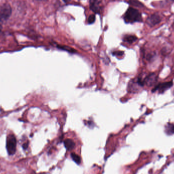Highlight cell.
<instances>
[{
	"instance_id": "obj_1",
	"label": "cell",
	"mask_w": 174,
	"mask_h": 174,
	"mask_svg": "<svg viewBox=\"0 0 174 174\" xmlns=\"http://www.w3.org/2000/svg\"><path fill=\"white\" fill-rule=\"evenodd\" d=\"M124 20L126 23L133 24L142 22V19L140 12L133 8L129 7L124 15Z\"/></svg>"
},
{
	"instance_id": "obj_2",
	"label": "cell",
	"mask_w": 174,
	"mask_h": 174,
	"mask_svg": "<svg viewBox=\"0 0 174 174\" xmlns=\"http://www.w3.org/2000/svg\"><path fill=\"white\" fill-rule=\"evenodd\" d=\"M16 148V140L12 134L8 135L6 140V149L9 155H13L15 154Z\"/></svg>"
},
{
	"instance_id": "obj_3",
	"label": "cell",
	"mask_w": 174,
	"mask_h": 174,
	"mask_svg": "<svg viewBox=\"0 0 174 174\" xmlns=\"http://www.w3.org/2000/svg\"><path fill=\"white\" fill-rule=\"evenodd\" d=\"M11 8L9 4H5L0 8V23L6 21L11 14Z\"/></svg>"
},
{
	"instance_id": "obj_4",
	"label": "cell",
	"mask_w": 174,
	"mask_h": 174,
	"mask_svg": "<svg viewBox=\"0 0 174 174\" xmlns=\"http://www.w3.org/2000/svg\"><path fill=\"white\" fill-rule=\"evenodd\" d=\"M173 85V83L172 82L160 83L155 87L152 90V92L153 93L156 92V91H158L160 93H163L166 90H168V89L171 88Z\"/></svg>"
},
{
	"instance_id": "obj_5",
	"label": "cell",
	"mask_w": 174,
	"mask_h": 174,
	"mask_svg": "<svg viewBox=\"0 0 174 174\" xmlns=\"http://www.w3.org/2000/svg\"><path fill=\"white\" fill-rule=\"evenodd\" d=\"M161 19L158 14L156 13L152 14L146 20V23L150 26H153L158 24L161 21Z\"/></svg>"
},
{
	"instance_id": "obj_6",
	"label": "cell",
	"mask_w": 174,
	"mask_h": 174,
	"mask_svg": "<svg viewBox=\"0 0 174 174\" xmlns=\"http://www.w3.org/2000/svg\"><path fill=\"white\" fill-rule=\"evenodd\" d=\"M157 77L155 73H151L147 77H146L145 79H144V84H146L148 87H151L153 86L157 82Z\"/></svg>"
},
{
	"instance_id": "obj_7",
	"label": "cell",
	"mask_w": 174,
	"mask_h": 174,
	"mask_svg": "<svg viewBox=\"0 0 174 174\" xmlns=\"http://www.w3.org/2000/svg\"><path fill=\"white\" fill-rule=\"evenodd\" d=\"M90 8L94 13L99 14L101 12V6L98 0H90Z\"/></svg>"
},
{
	"instance_id": "obj_8",
	"label": "cell",
	"mask_w": 174,
	"mask_h": 174,
	"mask_svg": "<svg viewBox=\"0 0 174 174\" xmlns=\"http://www.w3.org/2000/svg\"><path fill=\"white\" fill-rule=\"evenodd\" d=\"M64 146L68 150L73 149L75 147V143L71 139H66L64 140Z\"/></svg>"
},
{
	"instance_id": "obj_9",
	"label": "cell",
	"mask_w": 174,
	"mask_h": 174,
	"mask_svg": "<svg viewBox=\"0 0 174 174\" xmlns=\"http://www.w3.org/2000/svg\"><path fill=\"white\" fill-rule=\"evenodd\" d=\"M165 132L168 135L174 134V125L173 124L168 123L165 127Z\"/></svg>"
},
{
	"instance_id": "obj_10",
	"label": "cell",
	"mask_w": 174,
	"mask_h": 174,
	"mask_svg": "<svg viewBox=\"0 0 174 174\" xmlns=\"http://www.w3.org/2000/svg\"><path fill=\"white\" fill-rule=\"evenodd\" d=\"M137 39V38L135 36L131 35H126L124 37V40L129 43H133V42L136 41Z\"/></svg>"
},
{
	"instance_id": "obj_11",
	"label": "cell",
	"mask_w": 174,
	"mask_h": 174,
	"mask_svg": "<svg viewBox=\"0 0 174 174\" xmlns=\"http://www.w3.org/2000/svg\"><path fill=\"white\" fill-rule=\"evenodd\" d=\"M71 157L73 161H74L77 165L80 164L81 163V157H79L78 155L74 153H72L71 154Z\"/></svg>"
},
{
	"instance_id": "obj_12",
	"label": "cell",
	"mask_w": 174,
	"mask_h": 174,
	"mask_svg": "<svg viewBox=\"0 0 174 174\" xmlns=\"http://www.w3.org/2000/svg\"><path fill=\"white\" fill-rule=\"evenodd\" d=\"M129 3L130 4L132 5L133 6H136V7H142L143 5L142 3L139 2L138 0H129Z\"/></svg>"
},
{
	"instance_id": "obj_13",
	"label": "cell",
	"mask_w": 174,
	"mask_h": 174,
	"mask_svg": "<svg viewBox=\"0 0 174 174\" xmlns=\"http://www.w3.org/2000/svg\"><path fill=\"white\" fill-rule=\"evenodd\" d=\"M58 48L63 49V50H65L66 51H67L69 52H75V50L73 49L72 48H70L69 47H67V46H60V45H58Z\"/></svg>"
},
{
	"instance_id": "obj_14",
	"label": "cell",
	"mask_w": 174,
	"mask_h": 174,
	"mask_svg": "<svg viewBox=\"0 0 174 174\" xmlns=\"http://www.w3.org/2000/svg\"><path fill=\"white\" fill-rule=\"evenodd\" d=\"M95 15L94 14H92L90 15L88 19V23L89 24H92L95 21Z\"/></svg>"
},
{
	"instance_id": "obj_15",
	"label": "cell",
	"mask_w": 174,
	"mask_h": 174,
	"mask_svg": "<svg viewBox=\"0 0 174 174\" xmlns=\"http://www.w3.org/2000/svg\"><path fill=\"white\" fill-rule=\"evenodd\" d=\"M28 144H24L23 145V147L24 149H26V148H28Z\"/></svg>"
},
{
	"instance_id": "obj_16",
	"label": "cell",
	"mask_w": 174,
	"mask_h": 174,
	"mask_svg": "<svg viewBox=\"0 0 174 174\" xmlns=\"http://www.w3.org/2000/svg\"><path fill=\"white\" fill-rule=\"evenodd\" d=\"M35 1H39V2H43V1H46L47 0H35Z\"/></svg>"
},
{
	"instance_id": "obj_17",
	"label": "cell",
	"mask_w": 174,
	"mask_h": 174,
	"mask_svg": "<svg viewBox=\"0 0 174 174\" xmlns=\"http://www.w3.org/2000/svg\"><path fill=\"white\" fill-rule=\"evenodd\" d=\"M64 1V2H65V3H68V2H69L70 0H63Z\"/></svg>"
},
{
	"instance_id": "obj_18",
	"label": "cell",
	"mask_w": 174,
	"mask_h": 174,
	"mask_svg": "<svg viewBox=\"0 0 174 174\" xmlns=\"http://www.w3.org/2000/svg\"><path fill=\"white\" fill-rule=\"evenodd\" d=\"M2 26H1V23H0V31H1V29H2Z\"/></svg>"
},
{
	"instance_id": "obj_19",
	"label": "cell",
	"mask_w": 174,
	"mask_h": 174,
	"mask_svg": "<svg viewBox=\"0 0 174 174\" xmlns=\"http://www.w3.org/2000/svg\"><path fill=\"white\" fill-rule=\"evenodd\" d=\"M172 1H174V0H172Z\"/></svg>"
}]
</instances>
